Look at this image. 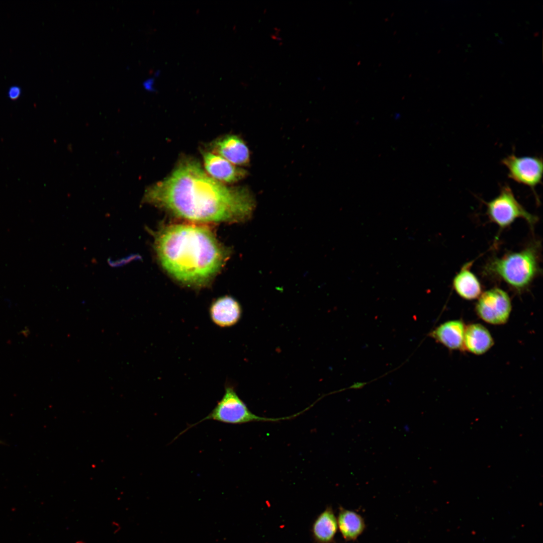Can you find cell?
I'll list each match as a JSON object with an SVG mask.
<instances>
[{
	"instance_id": "obj_19",
	"label": "cell",
	"mask_w": 543,
	"mask_h": 543,
	"mask_svg": "<svg viewBox=\"0 0 543 543\" xmlns=\"http://www.w3.org/2000/svg\"><path fill=\"white\" fill-rule=\"evenodd\" d=\"M75 543H85V542L82 540H77Z\"/></svg>"
},
{
	"instance_id": "obj_1",
	"label": "cell",
	"mask_w": 543,
	"mask_h": 543,
	"mask_svg": "<svg viewBox=\"0 0 543 543\" xmlns=\"http://www.w3.org/2000/svg\"><path fill=\"white\" fill-rule=\"evenodd\" d=\"M144 201L177 218L200 223H237L249 219L254 201L249 191L212 177L192 158L180 161L168 176L150 186Z\"/></svg>"
},
{
	"instance_id": "obj_17",
	"label": "cell",
	"mask_w": 543,
	"mask_h": 543,
	"mask_svg": "<svg viewBox=\"0 0 543 543\" xmlns=\"http://www.w3.org/2000/svg\"><path fill=\"white\" fill-rule=\"evenodd\" d=\"M143 86L144 88L149 91H152L154 90L153 87V79L148 78L144 81L143 83Z\"/></svg>"
},
{
	"instance_id": "obj_3",
	"label": "cell",
	"mask_w": 543,
	"mask_h": 543,
	"mask_svg": "<svg viewBox=\"0 0 543 543\" xmlns=\"http://www.w3.org/2000/svg\"><path fill=\"white\" fill-rule=\"evenodd\" d=\"M538 247L532 244L519 251L494 258L487 264L486 270L516 291L522 292L539 273Z\"/></svg>"
},
{
	"instance_id": "obj_13",
	"label": "cell",
	"mask_w": 543,
	"mask_h": 543,
	"mask_svg": "<svg viewBox=\"0 0 543 543\" xmlns=\"http://www.w3.org/2000/svg\"><path fill=\"white\" fill-rule=\"evenodd\" d=\"M473 263L470 261L463 265L452 281V287L457 294L467 300L478 299L482 293L481 284L471 270Z\"/></svg>"
},
{
	"instance_id": "obj_18",
	"label": "cell",
	"mask_w": 543,
	"mask_h": 543,
	"mask_svg": "<svg viewBox=\"0 0 543 543\" xmlns=\"http://www.w3.org/2000/svg\"><path fill=\"white\" fill-rule=\"evenodd\" d=\"M112 527L115 533H117L121 529L120 524L116 522L113 521L112 523Z\"/></svg>"
},
{
	"instance_id": "obj_14",
	"label": "cell",
	"mask_w": 543,
	"mask_h": 543,
	"mask_svg": "<svg viewBox=\"0 0 543 543\" xmlns=\"http://www.w3.org/2000/svg\"><path fill=\"white\" fill-rule=\"evenodd\" d=\"M337 525L344 539L355 540L364 531L366 524L363 517L356 512L340 507Z\"/></svg>"
},
{
	"instance_id": "obj_6",
	"label": "cell",
	"mask_w": 543,
	"mask_h": 543,
	"mask_svg": "<svg viewBox=\"0 0 543 543\" xmlns=\"http://www.w3.org/2000/svg\"><path fill=\"white\" fill-rule=\"evenodd\" d=\"M512 309L509 296L505 291L493 288L481 294L478 298L475 311L484 321L493 325L506 323Z\"/></svg>"
},
{
	"instance_id": "obj_2",
	"label": "cell",
	"mask_w": 543,
	"mask_h": 543,
	"mask_svg": "<svg viewBox=\"0 0 543 543\" xmlns=\"http://www.w3.org/2000/svg\"><path fill=\"white\" fill-rule=\"evenodd\" d=\"M153 235L154 249L161 267L173 279L188 287L208 285L230 253L204 226L171 224Z\"/></svg>"
},
{
	"instance_id": "obj_16",
	"label": "cell",
	"mask_w": 543,
	"mask_h": 543,
	"mask_svg": "<svg viewBox=\"0 0 543 543\" xmlns=\"http://www.w3.org/2000/svg\"><path fill=\"white\" fill-rule=\"evenodd\" d=\"M21 95V88L17 86H13L8 91V97L12 100L18 99Z\"/></svg>"
},
{
	"instance_id": "obj_5",
	"label": "cell",
	"mask_w": 543,
	"mask_h": 543,
	"mask_svg": "<svg viewBox=\"0 0 543 543\" xmlns=\"http://www.w3.org/2000/svg\"><path fill=\"white\" fill-rule=\"evenodd\" d=\"M485 204L490 221L501 229L509 226L518 218L524 219L531 228L538 220L537 217L527 211L517 200L508 185L502 186L499 195Z\"/></svg>"
},
{
	"instance_id": "obj_10",
	"label": "cell",
	"mask_w": 543,
	"mask_h": 543,
	"mask_svg": "<svg viewBox=\"0 0 543 543\" xmlns=\"http://www.w3.org/2000/svg\"><path fill=\"white\" fill-rule=\"evenodd\" d=\"M466 326L459 319L444 322L435 327L429 336L449 350H464Z\"/></svg>"
},
{
	"instance_id": "obj_9",
	"label": "cell",
	"mask_w": 543,
	"mask_h": 543,
	"mask_svg": "<svg viewBox=\"0 0 543 543\" xmlns=\"http://www.w3.org/2000/svg\"><path fill=\"white\" fill-rule=\"evenodd\" d=\"M212 150L235 165H244L249 161L248 148L236 135H229L217 139L213 143Z\"/></svg>"
},
{
	"instance_id": "obj_7",
	"label": "cell",
	"mask_w": 543,
	"mask_h": 543,
	"mask_svg": "<svg viewBox=\"0 0 543 543\" xmlns=\"http://www.w3.org/2000/svg\"><path fill=\"white\" fill-rule=\"evenodd\" d=\"M501 163L507 168L508 176L513 181L529 187L538 199L535 189L541 183L543 164L541 157L517 156L512 153L504 158Z\"/></svg>"
},
{
	"instance_id": "obj_4",
	"label": "cell",
	"mask_w": 543,
	"mask_h": 543,
	"mask_svg": "<svg viewBox=\"0 0 543 543\" xmlns=\"http://www.w3.org/2000/svg\"><path fill=\"white\" fill-rule=\"evenodd\" d=\"M282 418H268L256 415L250 411L240 398L232 387L227 386L222 399L218 402L212 411L205 417L194 424L189 425L177 437L190 428L207 420H212L230 424H242L256 421H279L296 416Z\"/></svg>"
},
{
	"instance_id": "obj_8",
	"label": "cell",
	"mask_w": 543,
	"mask_h": 543,
	"mask_svg": "<svg viewBox=\"0 0 543 543\" xmlns=\"http://www.w3.org/2000/svg\"><path fill=\"white\" fill-rule=\"evenodd\" d=\"M206 172L214 179L225 184L234 183L245 176L246 171L212 152H203Z\"/></svg>"
},
{
	"instance_id": "obj_12",
	"label": "cell",
	"mask_w": 543,
	"mask_h": 543,
	"mask_svg": "<svg viewBox=\"0 0 543 543\" xmlns=\"http://www.w3.org/2000/svg\"><path fill=\"white\" fill-rule=\"evenodd\" d=\"M493 338L484 326L480 323H471L466 326L464 350L481 355L488 351L493 345Z\"/></svg>"
},
{
	"instance_id": "obj_15",
	"label": "cell",
	"mask_w": 543,
	"mask_h": 543,
	"mask_svg": "<svg viewBox=\"0 0 543 543\" xmlns=\"http://www.w3.org/2000/svg\"><path fill=\"white\" fill-rule=\"evenodd\" d=\"M338 528L337 521L331 507H327L315 521L312 532L314 538L319 543H330Z\"/></svg>"
},
{
	"instance_id": "obj_11",
	"label": "cell",
	"mask_w": 543,
	"mask_h": 543,
	"mask_svg": "<svg viewBox=\"0 0 543 543\" xmlns=\"http://www.w3.org/2000/svg\"><path fill=\"white\" fill-rule=\"evenodd\" d=\"M213 322L222 327L235 325L240 319L241 308L238 302L230 296L221 297L214 301L210 309Z\"/></svg>"
}]
</instances>
